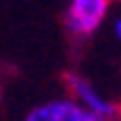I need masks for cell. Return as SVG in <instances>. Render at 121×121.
<instances>
[{
	"label": "cell",
	"instance_id": "3",
	"mask_svg": "<svg viewBox=\"0 0 121 121\" xmlns=\"http://www.w3.org/2000/svg\"><path fill=\"white\" fill-rule=\"evenodd\" d=\"M65 82H68V87L73 90L82 102L90 104V112H97V114H104V116H109V119H116V107H112L109 102H104V99L99 97L82 78H78V75H65Z\"/></svg>",
	"mask_w": 121,
	"mask_h": 121
},
{
	"label": "cell",
	"instance_id": "2",
	"mask_svg": "<svg viewBox=\"0 0 121 121\" xmlns=\"http://www.w3.org/2000/svg\"><path fill=\"white\" fill-rule=\"evenodd\" d=\"M82 109L73 102H48L29 112L27 121H82Z\"/></svg>",
	"mask_w": 121,
	"mask_h": 121
},
{
	"label": "cell",
	"instance_id": "4",
	"mask_svg": "<svg viewBox=\"0 0 121 121\" xmlns=\"http://www.w3.org/2000/svg\"><path fill=\"white\" fill-rule=\"evenodd\" d=\"M82 121H109V116L97 114V112H85L82 114Z\"/></svg>",
	"mask_w": 121,
	"mask_h": 121
},
{
	"label": "cell",
	"instance_id": "1",
	"mask_svg": "<svg viewBox=\"0 0 121 121\" xmlns=\"http://www.w3.org/2000/svg\"><path fill=\"white\" fill-rule=\"evenodd\" d=\"M109 0H73L68 10V27L78 36H90L107 17Z\"/></svg>",
	"mask_w": 121,
	"mask_h": 121
}]
</instances>
